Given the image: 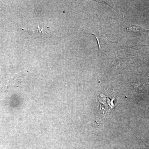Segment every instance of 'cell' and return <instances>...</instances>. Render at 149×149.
<instances>
[{
	"mask_svg": "<svg viewBox=\"0 0 149 149\" xmlns=\"http://www.w3.org/2000/svg\"><path fill=\"white\" fill-rule=\"evenodd\" d=\"M98 100L100 110L104 115L109 114L111 110L115 106L114 103L115 97L113 99H111L103 94H100Z\"/></svg>",
	"mask_w": 149,
	"mask_h": 149,
	"instance_id": "2",
	"label": "cell"
},
{
	"mask_svg": "<svg viewBox=\"0 0 149 149\" xmlns=\"http://www.w3.org/2000/svg\"><path fill=\"white\" fill-rule=\"evenodd\" d=\"M29 37L37 39H45L52 36L54 31L43 24H36L27 29H22Z\"/></svg>",
	"mask_w": 149,
	"mask_h": 149,
	"instance_id": "1",
	"label": "cell"
}]
</instances>
